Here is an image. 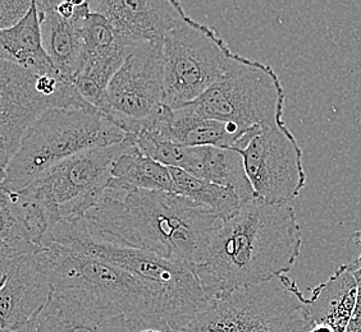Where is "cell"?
<instances>
[{
	"mask_svg": "<svg viewBox=\"0 0 361 332\" xmlns=\"http://www.w3.org/2000/svg\"><path fill=\"white\" fill-rule=\"evenodd\" d=\"M97 242L140 249L194 270L222 220L178 194L128 187L117 180L85 215Z\"/></svg>",
	"mask_w": 361,
	"mask_h": 332,
	"instance_id": "cell-1",
	"label": "cell"
},
{
	"mask_svg": "<svg viewBox=\"0 0 361 332\" xmlns=\"http://www.w3.org/2000/svg\"><path fill=\"white\" fill-rule=\"evenodd\" d=\"M301 245L295 210L255 197L219 225L204 261L192 271L212 302L237 289L288 275Z\"/></svg>",
	"mask_w": 361,
	"mask_h": 332,
	"instance_id": "cell-2",
	"label": "cell"
},
{
	"mask_svg": "<svg viewBox=\"0 0 361 332\" xmlns=\"http://www.w3.org/2000/svg\"><path fill=\"white\" fill-rule=\"evenodd\" d=\"M127 139L125 132L97 108L48 111L28 129L18 151L1 172V189L21 192L64 160Z\"/></svg>",
	"mask_w": 361,
	"mask_h": 332,
	"instance_id": "cell-3",
	"label": "cell"
},
{
	"mask_svg": "<svg viewBox=\"0 0 361 332\" xmlns=\"http://www.w3.org/2000/svg\"><path fill=\"white\" fill-rule=\"evenodd\" d=\"M50 244L113 263L152 285L163 298L169 332L182 331L210 305L190 267L145 250L97 242L89 234L84 219L54 222L49 233L47 248Z\"/></svg>",
	"mask_w": 361,
	"mask_h": 332,
	"instance_id": "cell-4",
	"label": "cell"
},
{
	"mask_svg": "<svg viewBox=\"0 0 361 332\" xmlns=\"http://www.w3.org/2000/svg\"><path fill=\"white\" fill-rule=\"evenodd\" d=\"M56 290L94 291L123 313L133 332H169L163 298L152 285L113 263L50 244L47 250Z\"/></svg>",
	"mask_w": 361,
	"mask_h": 332,
	"instance_id": "cell-5",
	"label": "cell"
},
{
	"mask_svg": "<svg viewBox=\"0 0 361 332\" xmlns=\"http://www.w3.org/2000/svg\"><path fill=\"white\" fill-rule=\"evenodd\" d=\"M285 103L283 86L271 65L233 53L222 78L186 108L254 132L285 123Z\"/></svg>",
	"mask_w": 361,
	"mask_h": 332,
	"instance_id": "cell-6",
	"label": "cell"
},
{
	"mask_svg": "<svg viewBox=\"0 0 361 332\" xmlns=\"http://www.w3.org/2000/svg\"><path fill=\"white\" fill-rule=\"evenodd\" d=\"M307 298L288 276L212 300L180 332H301Z\"/></svg>",
	"mask_w": 361,
	"mask_h": 332,
	"instance_id": "cell-7",
	"label": "cell"
},
{
	"mask_svg": "<svg viewBox=\"0 0 361 332\" xmlns=\"http://www.w3.org/2000/svg\"><path fill=\"white\" fill-rule=\"evenodd\" d=\"M75 83L59 73H35L0 60V167L1 172L21 146L28 129L54 109L91 108ZM94 108V106H92Z\"/></svg>",
	"mask_w": 361,
	"mask_h": 332,
	"instance_id": "cell-8",
	"label": "cell"
},
{
	"mask_svg": "<svg viewBox=\"0 0 361 332\" xmlns=\"http://www.w3.org/2000/svg\"><path fill=\"white\" fill-rule=\"evenodd\" d=\"M235 51L214 28L188 18L163 39L166 105L194 103L226 73Z\"/></svg>",
	"mask_w": 361,
	"mask_h": 332,
	"instance_id": "cell-9",
	"label": "cell"
},
{
	"mask_svg": "<svg viewBox=\"0 0 361 332\" xmlns=\"http://www.w3.org/2000/svg\"><path fill=\"white\" fill-rule=\"evenodd\" d=\"M130 145L127 139L118 145L77 153L50 167L23 192L48 208L53 222L84 219L111 184L113 165Z\"/></svg>",
	"mask_w": 361,
	"mask_h": 332,
	"instance_id": "cell-10",
	"label": "cell"
},
{
	"mask_svg": "<svg viewBox=\"0 0 361 332\" xmlns=\"http://www.w3.org/2000/svg\"><path fill=\"white\" fill-rule=\"evenodd\" d=\"M166 109L163 40L137 44L108 86L103 113L133 137Z\"/></svg>",
	"mask_w": 361,
	"mask_h": 332,
	"instance_id": "cell-11",
	"label": "cell"
},
{
	"mask_svg": "<svg viewBox=\"0 0 361 332\" xmlns=\"http://www.w3.org/2000/svg\"><path fill=\"white\" fill-rule=\"evenodd\" d=\"M236 151L257 198L290 205L305 187L302 150L286 122L257 132Z\"/></svg>",
	"mask_w": 361,
	"mask_h": 332,
	"instance_id": "cell-12",
	"label": "cell"
},
{
	"mask_svg": "<svg viewBox=\"0 0 361 332\" xmlns=\"http://www.w3.org/2000/svg\"><path fill=\"white\" fill-rule=\"evenodd\" d=\"M47 250L0 272V327L3 331H32L36 319L54 295Z\"/></svg>",
	"mask_w": 361,
	"mask_h": 332,
	"instance_id": "cell-13",
	"label": "cell"
},
{
	"mask_svg": "<svg viewBox=\"0 0 361 332\" xmlns=\"http://www.w3.org/2000/svg\"><path fill=\"white\" fill-rule=\"evenodd\" d=\"M53 219L42 202L21 192L1 189L0 271L47 250Z\"/></svg>",
	"mask_w": 361,
	"mask_h": 332,
	"instance_id": "cell-14",
	"label": "cell"
},
{
	"mask_svg": "<svg viewBox=\"0 0 361 332\" xmlns=\"http://www.w3.org/2000/svg\"><path fill=\"white\" fill-rule=\"evenodd\" d=\"M32 332H133L111 300L86 289H62L32 326Z\"/></svg>",
	"mask_w": 361,
	"mask_h": 332,
	"instance_id": "cell-15",
	"label": "cell"
},
{
	"mask_svg": "<svg viewBox=\"0 0 361 332\" xmlns=\"http://www.w3.org/2000/svg\"><path fill=\"white\" fill-rule=\"evenodd\" d=\"M82 35L84 62L73 83L86 103L103 111L108 86L133 46L127 45L106 18L95 12L85 20Z\"/></svg>",
	"mask_w": 361,
	"mask_h": 332,
	"instance_id": "cell-16",
	"label": "cell"
},
{
	"mask_svg": "<svg viewBox=\"0 0 361 332\" xmlns=\"http://www.w3.org/2000/svg\"><path fill=\"white\" fill-rule=\"evenodd\" d=\"M90 3L92 12L105 17L117 35L130 46L161 42L190 18L182 3L176 0H100Z\"/></svg>",
	"mask_w": 361,
	"mask_h": 332,
	"instance_id": "cell-17",
	"label": "cell"
},
{
	"mask_svg": "<svg viewBox=\"0 0 361 332\" xmlns=\"http://www.w3.org/2000/svg\"><path fill=\"white\" fill-rule=\"evenodd\" d=\"M56 3V0H36L44 46L56 72L73 82L84 62L82 26L92 12L91 3L77 1L76 14L72 20H64L58 14Z\"/></svg>",
	"mask_w": 361,
	"mask_h": 332,
	"instance_id": "cell-18",
	"label": "cell"
},
{
	"mask_svg": "<svg viewBox=\"0 0 361 332\" xmlns=\"http://www.w3.org/2000/svg\"><path fill=\"white\" fill-rule=\"evenodd\" d=\"M168 166L180 169L199 179L232 188L245 203L257 197L245 170L243 156L235 150L174 143L168 155Z\"/></svg>",
	"mask_w": 361,
	"mask_h": 332,
	"instance_id": "cell-19",
	"label": "cell"
},
{
	"mask_svg": "<svg viewBox=\"0 0 361 332\" xmlns=\"http://www.w3.org/2000/svg\"><path fill=\"white\" fill-rule=\"evenodd\" d=\"M0 60L42 75L56 72L44 46L36 0L30 13L17 26L0 31Z\"/></svg>",
	"mask_w": 361,
	"mask_h": 332,
	"instance_id": "cell-20",
	"label": "cell"
},
{
	"mask_svg": "<svg viewBox=\"0 0 361 332\" xmlns=\"http://www.w3.org/2000/svg\"><path fill=\"white\" fill-rule=\"evenodd\" d=\"M173 193L188 198L197 206L207 208L222 222H227L241 210L245 202L235 189L208 180L199 179L177 167H171Z\"/></svg>",
	"mask_w": 361,
	"mask_h": 332,
	"instance_id": "cell-21",
	"label": "cell"
},
{
	"mask_svg": "<svg viewBox=\"0 0 361 332\" xmlns=\"http://www.w3.org/2000/svg\"><path fill=\"white\" fill-rule=\"evenodd\" d=\"M111 175L113 179L128 187L173 193L171 167L140 153L133 139L130 147L116 160Z\"/></svg>",
	"mask_w": 361,
	"mask_h": 332,
	"instance_id": "cell-22",
	"label": "cell"
},
{
	"mask_svg": "<svg viewBox=\"0 0 361 332\" xmlns=\"http://www.w3.org/2000/svg\"><path fill=\"white\" fill-rule=\"evenodd\" d=\"M35 0H0V31L17 26L30 13Z\"/></svg>",
	"mask_w": 361,
	"mask_h": 332,
	"instance_id": "cell-23",
	"label": "cell"
},
{
	"mask_svg": "<svg viewBox=\"0 0 361 332\" xmlns=\"http://www.w3.org/2000/svg\"><path fill=\"white\" fill-rule=\"evenodd\" d=\"M351 264H353V267H354L355 276L357 279V281L361 283V257H359V258L351 263Z\"/></svg>",
	"mask_w": 361,
	"mask_h": 332,
	"instance_id": "cell-24",
	"label": "cell"
},
{
	"mask_svg": "<svg viewBox=\"0 0 361 332\" xmlns=\"http://www.w3.org/2000/svg\"><path fill=\"white\" fill-rule=\"evenodd\" d=\"M353 241H354L355 244H356V245H359L361 249V231H356V233L353 234ZM359 257H361V253Z\"/></svg>",
	"mask_w": 361,
	"mask_h": 332,
	"instance_id": "cell-25",
	"label": "cell"
},
{
	"mask_svg": "<svg viewBox=\"0 0 361 332\" xmlns=\"http://www.w3.org/2000/svg\"><path fill=\"white\" fill-rule=\"evenodd\" d=\"M1 332H9V331H3V330H1ZM27 332H32V331H27Z\"/></svg>",
	"mask_w": 361,
	"mask_h": 332,
	"instance_id": "cell-26",
	"label": "cell"
}]
</instances>
